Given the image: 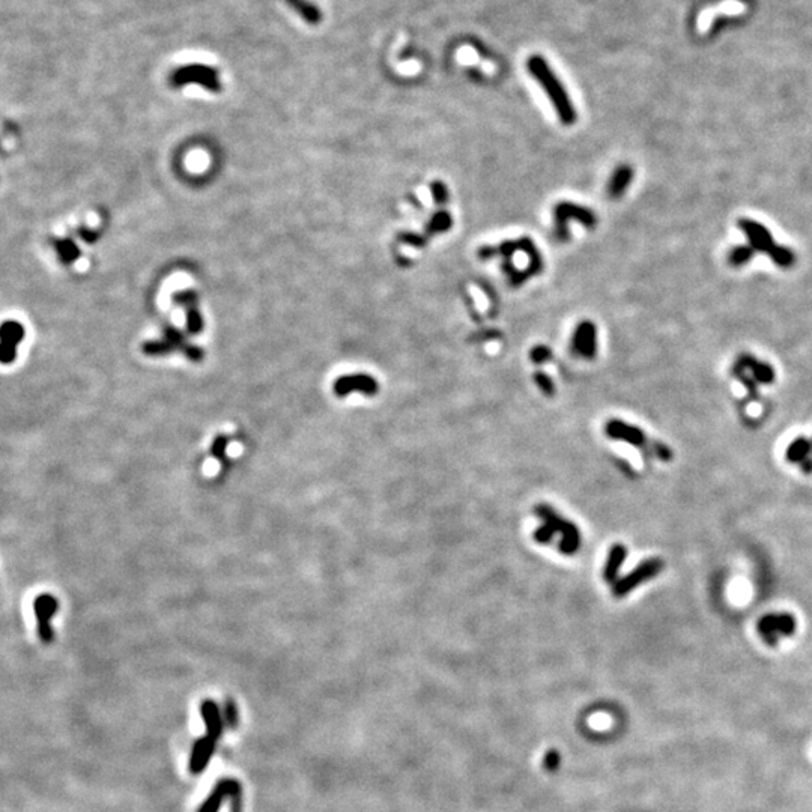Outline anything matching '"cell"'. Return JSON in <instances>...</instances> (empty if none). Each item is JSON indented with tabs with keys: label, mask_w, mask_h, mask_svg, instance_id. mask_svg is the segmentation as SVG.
<instances>
[{
	"label": "cell",
	"mask_w": 812,
	"mask_h": 812,
	"mask_svg": "<svg viewBox=\"0 0 812 812\" xmlns=\"http://www.w3.org/2000/svg\"><path fill=\"white\" fill-rule=\"evenodd\" d=\"M215 743L217 740L211 739L209 736L205 737H200L196 741H194L193 749H191V755H190V772L193 775H200V773L208 767V764L213 759L214 751H215Z\"/></svg>",
	"instance_id": "cell-14"
},
{
	"label": "cell",
	"mask_w": 812,
	"mask_h": 812,
	"mask_svg": "<svg viewBox=\"0 0 812 812\" xmlns=\"http://www.w3.org/2000/svg\"><path fill=\"white\" fill-rule=\"evenodd\" d=\"M191 83H198L203 88H206L209 92H220L222 89L217 73L209 67L191 65L178 69L176 73L171 74V84L176 86V88Z\"/></svg>",
	"instance_id": "cell-7"
},
{
	"label": "cell",
	"mask_w": 812,
	"mask_h": 812,
	"mask_svg": "<svg viewBox=\"0 0 812 812\" xmlns=\"http://www.w3.org/2000/svg\"><path fill=\"white\" fill-rule=\"evenodd\" d=\"M736 363L743 367L746 372H749V374L756 381V384H772V382L775 381V370L772 369V366L759 361L751 355H741L739 357V360Z\"/></svg>",
	"instance_id": "cell-18"
},
{
	"label": "cell",
	"mask_w": 812,
	"mask_h": 812,
	"mask_svg": "<svg viewBox=\"0 0 812 812\" xmlns=\"http://www.w3.org/2000/svg\"><path fill=\"white\" fill-rule=\"evenodd\" d=\"M26 330L17 321L0 325V364H11L17 358V346L25 339Z\"/></svg>",
	"instance_id": "cell-11"
},
{
	"label": "cell",
	"mask_w": 812,
	"mask_h": 812,
	"mask_svg": "<svg viewBox=\"0 0 812 812\" xmlns=\"http://www.w3.org/2000/svg\"><path fill=\"white\" fill-rule=\"evenodd\" d=\"M223 719L224 724L228 725L229 728L235 730L238 727V707H237V702L233 701L232 698H226L224 704H223Z\"/></svg>",
	"instance_id": "cell-26"
},
{
	"label": "cell",
	"mask_w": 812,
	"mask_h": 812,
	"mask_svg": "<svg viewBox=\"0 0 812 812\" xmlns=\"http://www.w3.org/2000/svg\"><path fill=\"white\" fill-rule=\"evenodd\" d=\"M534 514L543 521L545 525L551 527L556 533L561 534L558 543V551L564 556H573L581 548V533L577 527L551 507L549 504H537L534 507Z\"/></svg>",
	"instance_id": "cell-3"
},
{
	"label": "cell",
	"mask_w": 812,
	"mask_h": 812,
	"mask_svg": "<svg viewBox=\"0 0 812 812\" xmlns=\"http://www.w3.org/2000/svg\"><path fill=\"white\" fill-rule=\"evenodd\" d=\"M570 348L584 360H595L597 355V326L591 321H582L575 328Z\"/></svg>",
	"instance_id": "cell-10"
},
{
	"label": "cell",
	"mask_w": 812,
	"mask_h": 812,
	"mask_svg": "<svg viewBox=\"0 0 812 812\" xmlns=\"http://www.w3.org/2000/svg\"><path fill=\"white\" fill-rule=\"evenodd\" d=\"M174 301L184 307L187 313V333L198 335L203 331V316L199 310V295L193 289H185L174 294Z\"/></svg>",
	"instance_id": "cell-12"
},
{
	"label": "cell",
	"mask_w": 812,
	"mask_h": 812,
	"mask_svg": "<svg viewBox=\"0 0 812 812\" xmlns=\"http://www.w3.org/2000/svg\"><path fill=\"white\" fill-rule=\"evenodd\" d=\"M142 353L147 357H166L171 353H175V350L169 345V342L166 339H158L145 342L142 345Z\"/></svg>",
	"instance_id": "cell-23"
},
{
	"label": "cell",
	"mask_w": 812,
	"mask_h": 812,
	"mask_svg": "<svg viewBox=\"0 0 812 812\" xmlns=\"http://www.w3.org/2000/svg\"><path fill=\"white\" fill-rule=\"evenodd\" d=\"M570 220L577 222L587 229H595L597 226V215L590 208L572 202H560L553 208V223H556V237L558 241L569 239Z\"/></svg>",
	"instance_id": "cell-4"
},
{
	"label": "cell",
	"mask_w": 812,
	"mask_h": 812,
	"mask_svg": "<svg viewBox=\"0 0 812 812\" xmlns=\"http://www.w3.org/2000/svg\"><path fill=\"white\" fill-rule=\"evenodd\" d=\"M233 780H235L233 778H223V779L218 780L215 787L213 788V791H211V794L205 800H203L198 812H218L220 811L224 799L230 796Z\"/></svg>",
	"instance_id": "cell-19"
},
{
	"label": "cell",
	"mask_w": 812,
	"mask_h": 812,
	"mask_svg": "<svg viewBox=\"0 0 812 812\" xmlns=\"http://www.w3.org/2000/svg\"><path fill=\"white\" fill-rule=\"evenodd\" d=\"M534 382L545 396L552 397L556 394V384H553V381L545 372L534 373Z\"/></svg>",
	"instance_id": "cell-28"
},
{
	"label": "cell",
	"mask_w": 812,
	"mask_h": 812,
	"mask_svg": "<svg viewBox=\"0 0 812 812\" xmlns=\"http://www.w3.org/2000/svg\"><path fill=\"white\" fill-rule=\"evenodd\" d=\"M399 239L416 248H423L426 246V238L423 235H416V233H402Z\"/></svg>",
	"instance_id": "cell-34"
},
{
	"label": "cell",
	"mask_w": 812,
	"mask_h": 812,
	"mask_svg": "<svg viewBox=\"0 0 812 812\" xmlns=\"http://www.w3.org/2000/svg\"><path fill=\"white\" fill-rule=\"evenodd\" d=\"M628 557V548L623 543H614L609 548L604 566V580L606 584H614L620 576L621 566Z\"/></svg>",
	"instance_id": "cell-17"
},
{
	"label": "cell",
	"mask_w": 812,
	"mask_h": 812,
	"mask_svg": "<svg viewBox=\"0 0 812 812\" xmlns=\"http://www.w3.org/2000/svg\"><path fill=\"white\" fill-rule=\"evenodd\" d=\"M812 453V441H809L805 436H799V438H796L790 446L787 447L785 451V457L788 462L791 464H802L803 460H807L809 457V455Z\"/></svg>",
	"instance_id": "cell-20"
},
{
	"label": "cell",
	"mask_w": 812,
	"mask_h": 812,
	"mask_svg": "<svg viewBox=\"0 0 812 812\" xmlns=\"http://www.w3.org/2000/svg\"><path fill=\"white\" fill-rule=\"evenodd\" d=\"M163 339H166L169 342V345L174 348V350H181V353H184L185 348L190 345V342L187 340L185 334L175 326H167L166 331H164Z\"/></svg>",
	"instance_id": "cell-25"
},
{
	"label": "cell",
	"mask_w": 812,
	"mask_h": 812,
	"mask_svg": "<svg viewBox=\"0 0 812 812\" xmlns=\"http://www.w3.org/2000/svg\"><path fill=\"white\" fill-rule=\"evenodd\" d=\"M228 444H229L228 436L218 435L217 438L214 440L213 446H211V456L215 457L217 460H220V462L228 464L229 460H228V457H226V449H228Z\"/></svg>",
	"instance_id": "cell-27"
},
{
	"label": "cell",
	"mask_w": 812,
	"mask_h": 812,
	"mask_svg": "<svg viewBox=\"0 0 812 812\" xmlns=\"http://www.w3.org/2000/svg\"><path fill=\"white\" fill-rule=\"evenodd\" d=\"M759 634L769 645H776L780 636H791L796 630V619L791 614H767L759 621Z\"/></svg>",
	"instance_id": "cell-6"
},
{
	"label": "cell",
	"mask_w": 812,
	"mask_h": 812,
	"mask_svg": "<svg viewBox=\"0 0 812 812\" xmlns=\"http://www.w3.org/2000/svg\"><path fill=\"white\" fill-rule=\"evenodd\" d=\"M53 244H54V250H56V253H58L62 263L71 265L82 256L80 248L77 247V244L74 243L73 239H69V238L56 239Z\"/></svg>",
	"instance_id": "cell-21"
},
{
	"label": "cell",
	"mask_w": 812,
	"mask_h": 812,
	"mask_svg": "<svg viewBox=\"0 0 812 812\" xmlns=\"http://www.w3.org/2000/svg\"><path fill=\"white\" fill-rule=\"evenodd\" d=\"M453 226V217L447 211H438V213H435L431 220L427 222L426 224V233L427 235H435V233H442V232H447L451 229Z\"/></svg>",
	"instance_id": "cell-22"
},
{
	"label": "cell",
	"mask_w": 812,
	"mask_h": 812,
	"mask_svg": "<svg viewBox=\"0 0 812 812\" xmlns=\"http://www.w3.org/2000/svg\"><path fill=\"white\" fill-rule=\"evenodd\" d=\"M662 569L663 561L660 558H649L643 561V563L638 564L630 573L619 577V580L612 584V595L617 599L624 597L629 595L632 590L639 587L643 582L650 581L654 576H658L662 572Z\"/></svg>",
	"instance_id": "cell-5"
},
{
	"label": "cell",
	"mask_w": 812,
	"mask_h": 812,
	"mask_svg": "<svg viewBox=\"0 0 812 812\" xmlns=\"http://www.w3.org/2000/svg\"><path fill=\"white\" fill-rule=\"evenodd\" d=\"M182 354L185 358H189V360L193 363H200V361H203V358H205V350H203L200 346L193 345V343H190V345L185 348Z\"/></svg>",
	"instance_id": "cell-33"
},
{
	"label": "cell",
	"mask_w": 812,
	"mask_h": 812,
	"mask_svg": "<svg viewBox=\"0 0 812 812\" xmlns=\"http://www.w3.org/2000/svg\"><path fill=\"white\" fill-rule=\"evenodd\" d=\"M230 812H243V787L239 780H233L230 791Z\"/></svg>",
	"instance_id": "cell-30"
},
{
	"label": "cell",
	"mask_w": 812,
	"mask_h": 812,
	"mask_svg": "<svg viewBox=\"0 0 812 812\" xmlns=\"http://www.w3.org/2000/svg\"><path fill=\"white\" fill-rule=\"evenodd\" d=\"M605 433L611 440L628 442V444H630V446H634L636 449L647 447V436L641 431V429L634 426V425H629L623 420H617V418L609 420L608 423L605 425Z\"/></svg>",
	"instance_id": "cell-13"
},
{
	"label": "cell",
	"mask_w": 812,
	"mask_h": 812,
	"mask_svg": "<svg viewBox=\"0 0 812 812\" xmlns=\"http://www.w3.org/2000/svg\"><path fill=\"white\" fill-rule=\"evenodd\" d=\"M609 721H611V719H609V717L605 716V715H597V716L595 715V716L591 717V725H593V727H595V730L596 728L597 730H605L606 727H609Z\"/></svg>",
	"instance_id": "cell-36"
},
{
	"label": "cell",
	"mask_w": 812,
	"mask_h": 812,
	"mask_svg": "<svg viewBox=\"0 0 812 812\" xmlns=\"http://www.w3.org/2000/svg\"><path fill=\"white\" fill-rule=\"evenodd\" d=\"M77 233H79V237H80L82 239H84L86 243H95V241H97V239H98V237H99V235H98V232H95V230H91V229H88V228H79V230H77Z\"/></svg>",
	"instance_id": "cell-35"
},
{
	"label": "cell",
	"mask_w": 812,
	"mask_h": 812,
	"mask_svg": "<svg viewBox=\"0 0 812 812\" xmlns=\"http://www.w3.org/2000/svg\"><path fill=\"white\" fill-rule=\"evenodd\" d=\"M334 394L337 397H346L350 393H361L364 396L373 397L379 392V384L372 374L366 373H354L345 374V377L337 378L333 385Z\"/></svg>",
	"instance_id": "cell-9"
},
{
	"label": "cell",
	"mask_w": 812,
	"mask_h": 812,
	"mask_svg": "<svg viewBox=\"0 0 812 812\" xmlns=\"http://www.w3.org/2000/svg\"><path fill=\"white\" fill-rule=\"evenodd\" d=\"M754 256H755V253L752 252V248L749 247L748 244L746 246H737V247H734L731 250V252H730V254H728V262H730L731 267L739 268V267H743V265H746L749 261L752 259Z\"/></svg>",
	"instance_id": "cell-24"
},
{
	"label": "cell",
	"mask_w": 812,
	"mask_h": 812,
	"mask_svg": "<svg viewBox=\"0 0 812 812\" xmlns=\"http://www.w3.org/2000/svg\"><path fill=\"white\" fill-rule=\"evenodd\" d=\"M553 536H556V531H553L551 527L545 525V524L542 527H538L534 531V534H533L534 540L537 543H540V545H548V543H551L553 540Z\"/></svg>",
	"instance_id": "cell-32"
},
{
	"label": "cell",
	"mask_w": 812,
	"mask_h": 812,
	"mask_svg": "<svg viewBox=\"0 0 812 812\" xmlns=\"http://www.w3.org/2000/svg\"><path fill=\"white\" fill-rule=\"evenodd\" d=\"M634 178L635 170L630 164H620V166H617L606 185L608 196L612 200L621 199L624 196V193L628 191L632 181H634Z\"/></svg>",
	"instance_id": "cell-16"
},
{
	"label": "cell",
	"mask_w": 812,
	"mask_h": 812,
	"mask_svg": "<svg viewBox=\"0 0 812 812\" xmlns=\"http://www.w3.org/2000/svg\"><path fill=\"white\" fill-rule=\"evenodd\" d=\"M739 228L745 232L748 246L752 248L754 253H766L780 268L793 267L796 262L794 253L790 248L778 246L773 241L772 233L763 224L755 220H749V218H741V220H739Z\"/></svg>",
	"instance_id": "cell-2"
},
{
	"label": "cell",
	"mask_w": 812,
	"mask_h": 812,
	"mask_svg": "<svg viewBox=\"0 0 812 812\" xmlns=\"http://www.w3.org/2000/svg\"><path fill=\"white\" fill-rule=\"evenodd\" d=\"M529 360L534 364H545L552 360V350L546 345H537L529 353Z\"/></svg>",
	"instance_id": "cell-29"
},
{
	"label": "cell",
	"mask_w": 812,
	"mask_h": 812,
	"mask_svg": "<svg viewBox=\"0 0 812 812\" xmlns=\"http://www.w3.org/2000/svg\"><path fill=\"white\" fill-rule=\"evenodd\" d=\"M59 609L58 599L49 593L40 595L34 602V611L36 617L38 636L44 644H51L54 641V630L51 628V617L56 615Z\"/></svg>",
	"instance_id": "cell-8"
},
{
	"label": "cell",
	"mask_w": 812,
	"mask_h": 812,
	"mask_svg": "<svg viewBox=\"0 0 812 812\" xmlns=\"http://www.w3.org/2000/svg\"><path fill=\"white\" fill-rule=\"evenodd\" d=\"M200 715L206 727V736L218 740L224 730V719L220 707L214 700H203L200 704Z\"/></svg>",
	"instance_id": "cell-15"
},
{
	"label": "cell",
	"mask_w": 812,
	"mask_h": 812,
	"mask_svg": "<svg viewBox=\"0 0 812 812\" xmlns=\"http://www.w3.org/2000/svg\"><path fill=\"white\" fill-rule=\"evenodd\" d=\"M431 193L436 205H446L449 202V189L442 181H433L431 184Z\"/></svg>",
	"instance_id": "cell-31"
},
{
	"label": "cell",
	"mask_w": 812,
	"mask_h": 812,
	"mask_svg": "<svg viewBox=\"0 0 812 812\" xmlns=\"http://www.w3.org/2000/svg\"><path fill=\"white\" fill-rule=\"evenodd\" d=\"M527 68L529 74L534 77V80L538 82L546 95L551 99V104L556 108L558 119L564 125H573L577 121V113L573 106V101L570 99L563 82H561L558 79V75L552 71L548 62L542 56L534 54V56H531L528 59Z\"/></svg>",
	"instance_id": "cell-1"
}]
</instances>
